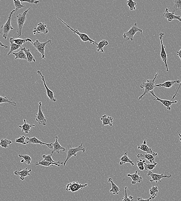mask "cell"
Listing matches in <instances>:
<instances>
[{
	"label": "cell",
	"mask_w": 181,
	"mask_h": 201,
	"mask_svg": "<svg viewBox=\"0 0 181 201\" xmlns=\"http://www.w3.org/2000/svg\"><path fill=\"white\" fill-rule=\"evenodd\" d=\"M158 72L155 74L154 79L152 80H147L146 82H142L140 85V88L142 89H144V91L143 92V94L139 98L138 100H142L143 96L147 95L148 93L150 91H154V88H156L155 85V81L156 79L157 76L158 75Z\"/></svg>",
	"instance_id": "cell-1"
},
{
	"label": "cell",
	"mask_w": 181,
	"mask_h": 201,
	"mask_svg": "<svg viewBox=\"0 0 181 201\" xmlns=\"http://www.w3.org/2000/svg\"><path fill=\"white\" fill-rule=\"evenodd\" d=\"M18 11V9H15L12 11L9 14L8 20L6 22L1 26V30L0 31V33H3V37L5 39H6L8 37L10 32L14 29L12 26V17L13 14Z\"/></svg>",
	"instance_id": "cell-2"
},
{
	"label": "cell",
	"mask_w": 181,
	"mask_h": 201,
	"mask_svg": "<svg viewBox=\"0 0 181 201\" xmlns=\"http://www.w3.org/2000/svg\"><path fill=\"white\" fill-rule=\"evenodd\" d=\"M83 143H82L80 146L78 147L73 148L72 147V145L68 144L67 147V157L65 162H64L63 166H66V163L67 161L69 160L72 157V156H76V154L78 152L82 151L83 153L85 152L86 149L83 147Z\"/></svg>",
	"instance_id": "cell-3"
},
{
	"label": "cell",
	"mask_w": 181,
	"mask_h": 201,
	"mask_svg": "<svg viewBox=\"0 0 181 201\" xmlns=\"http://www.w3.org/2000/svg\"><path fill=\"white\" fill-rule=\"evenodd\" d=\"M58 19L59 20L61 21L63 23L65 24L67 28H69L71 31H72V32H73L74 34L78 35L80 37L81 39V40L83 41V42H90V44H93L95 45H96L97 46L98 45V43L96 41H94L93 40L90 39V37H89L86 34L81 33L78 30H76V29L72 28L70 27L68 25H67V24L65 22L63 21L62 19H60V18L58 17Z\"/></svg>",
	"instance_id": "cell-4"
},
{
	"label": "cell",
	"mask_w": 181,
	"mask_h": 201,
	"mask_svg": "<svg viewBox=\"0 0 181 201\" xmlns=\"http://www.w3.org/2000/svg\"><path fill=\"white\" fill-rule=\"evenodd\" d=\"M30 8L25 11L22 14H19L17 16V21L18 25L17 30L18 37H20L21 35L22 32L24 24L26 21V15L28 12L29 11Z\"/></svg>",
	"instance_id": "cell-5"
},
{
	"label": "cell",
	"mask_w": 181,
	"mask_h": 201,
	"mask_svg": "<svg viewBox=\"0 0 181 201\" xmlns=\"http://www.w3.org/2000/svg\"><path fill=\"white\" fill-rule=\"evenodd\" d=\"M140 32L142 34L143 33V30L138 27L137 24L136 23L131 27L129 31L124 33L123 37L127 40L133 41V40L134 36L136 33Z\"/></svg>",
	"instance_id": "cell-6"
},
{
	"label": "cell",
	"mask_w": 181,
	"mask_h": 201,
	"mask_svg": "<svg viewBox=\"0 0 181 201\" xmlns=\"http://www.w3.org/2000/svg\"><path fill=\"white\" fill-rule=\"evenodd\" d=\"M147 175V176L151 177L152 180L149 181L151 183L154 181L156 183H157L158 181L161 182V179L163 178H170L172 176V174L168 173L165 174H158L152 172L151 171H148Z\"/></svg>",
	"instance_id": "cell-7"
},
{
	"label": "cell",
	"mask_w": 181,
	"mask_h": 201,
	"mask_svg": "<svg viewBox=\"0 0 181 201\" xmlns=\"http://www.w3.org/2000/svg\"><path fill=\"white\" fill-rule=\"evenodd\" d=\"M50 43L51 45H52L51 40H49L45 43H40L38 40H37L34 43V48H36V51L40 53L42 55L41 59H44V60H46L45 58V47L46 45L48 43Z\"/></svg>",
	"instance_id": "cell-8"
},
{
	"label": "cell",
	"mask_w": 181,
	"mask_h": 201,
	"mask_svg": "<svg viewBox=\"0 0 181 201\" xmlns=\"http://www.w3.org/2000/svg\"><path fill=\"white\" fill-rule=\"evenodd\" d=\"M163 33L160 32L159 33V39L160 40L161 45V51L160 56L161 58V60L165 64V67L166 68V71L168 72L169 69L167 64V55L165 50V47L163 45V38L164 37Z\"/></svg>",
	"instance_id": "cell-9"
},
{
	"label": "cell",
	"mask_w": 181,
	"mask_h": 201,
	"mask_svg": "<svg viewBox=\"0 0 181 201\" xmlns=\"http://www.w3.org/2000/svg\"><path fill=\"white\" fill-rule=\"evenodd\" d=\"M88 186V184L82 185L79 184L78 182H73L67 184L66 185V190L68 192H72V193L78 192L80 189H83L84 188Z\"/></svg>",
	"instance_id": "cell-10"
},
{
	"label": "cell",
	"mask_w": 181,
	"mask_h": 201,
	"mask_svg": "<svg viewBox=\"0 0 181 201\" xmlns=\"http://www.w3.org/2000/svg\"><path fill=\"white\" fill-rule=\"evenodd\" d=\"M37 73L41 77V80L43 81V83H44V87H45L46 90L47 95V96L48 97V98L49 99V100H50L51 101L53 102H56V99L55 96H54V92L52 91L51 90H50V89L48 88L46 84V83L44 76H43V74H42V72H41V71H37Z\"/></svg>",
	"instance_id": "cell-11"
},
{
	"label": "cell",
	"mask_w": 181,
	"mask_h": 201,
	"mask_svg": "<svg viewBox=\"0 0 181 201\" xmlns=\"http://www.w3.org/2000/svg\"><path fill=\"white\" fill-rule=\"evenodd\" d=\"M39 108L38 113L36 115V121L38 122L39 125L46 126L47 124V119L41 110V102H39Z\"/></svg>",
	"instance_id": "cell-12"
},
{
	"label": "cell",
	"mask_w": 181,
	"mask_h": 201,
	"mask_svg": "<svg viewBox=\"0 0 181 201\" xmlns=\"http://www.w3.org/2000/svg\"><path fill=\"white\" fill-rule=\"evenodd\" d=\"M149 93L153 95V96H154V97L156 98V99H154V100H155V101L156 100V101L160 102L162 104V105H164V106L168 110H169V111L171 110V106H172L173 104L177 103H178V101L177 100L172 101V100H161V99L159 98L155 95L154 91H150Z\"/></svg>",
	"instance_id": "cell-13"
},
{
	"label": "cell",
	"mask_w": 181,
	"mask_h": 201,
	"mask_svg": "<svg viewBox=\"0 0 181 201\" xmlns=\"http://www.w3.org/2000/svg\"><path fill=\"white\" fill-rule=\"evenodd\" d=\"M163 16L165 19H167L168 22L172 21L173 20H177L180 22H181V16L175 15L174 13H170L167 8L165 9Z\"/></svg>",
	"instance_id": "cell-14"
},
{
	"label": "cell",
	"mask_w": 181,
	"mask_h": 201,
	"mask_svg": "<svg viewBox=\"0 0 181 201\" xmlns=\"http://www.w3.org/2000/svg\"><path fill=\"white\" fill-rule=\"evenodd\" d=\"M32 32L34 35H36V33L39 34L42 33L47 34L49 32V31L47 29L46 25L44 23H40L37 25V27L35 28Z\"/></svg>",
	"instance_id": "cell-15"
},
{
	"label": "cell",
	"mask_w": 181,
	"mask_h": 201,
	"mask_svg": "<svg viewBox=\"0 0 181 201\" xmlns=\"http://www.w3.org/2000/svg\"><path fill=\"white\" fill-rule=\"evenodd\" d=\"M26 142L27 144H40L41 145H45L47 146L49 149H53L52 146H51V143L47 144L46 143L42 142L39 139H37L36 137L30 138L27 137L26 138Z\"/></svg>",
	"instance_id": "cell-16"
},
{
	"label": "cell",
	"mask_w": 181,
	"mask_h": 201,
	"mask_svg": "<svg viewBox=\"0 0 181 201\" xmlns=\"http://www.w3.org/2000/svg\"><path fill=\"white\" fill-rule=\"evenodd\" d=\"M55 138L56 139H55V142L53 143H51V144L52 146L53 147V150L52 151L51 154L52 155L53 154L54 152H57L58 154H60V151H62L63 152H65V151L67 150V149L61 146V145L59 143L58 141V136H56Z\"/></svg>",
	"instance_id": "cell-17"
},
{
	"label": "cell",
	"mask_w": 181,
	"mask_h": 201,
	"mask_svg": "<svg viewBox=\"0 0 181 201\" xmlns=\"http://www.w3.org/2000/svg\"><path fill=\"white\" fill-rule=\"evenodd\" d=\"M31 171H32V169H30L29 170L27 168H26L25 169H22V170H21V168H20V170L19 171H14V174L15 175L20 176L19 178L22 181H23L26 177L31 176L30 173L31 172Z\"/></svg>",
	"instance_id": "cell-18"
},
{
	"label": "cell",
	"mask_w": 181,
	"mask_h": 201,
	"mask_svg": "<svg viewBox=\"0 0 181 201\" xmlns=\"http://www.w3.org/2000/svg\"><path fill=\"white\" fill-rule=\"evenodd\" d=\"M60 164H62L63 165L64 162H60V161H58L56 163H50V162L47 161L42 160L39 161L38 162H36L35 164V166H36L41 165L46 167H51L53 166L54 165L57 166L58 167H60Z\"/></svg>",
	"instance_id": "cell-19"
},
{
	"label": "cell",
	"mask_w": 181,
	"mask_h": 201,
	"mask_svg": "<svg viewBox=\"0 0 181 201\" xmlns=\"http://www.w3.org/2000/svg\"><path fill=\"white\" fill-rule=\"evenodd\" d=\"M158 155V154L154 152V153L152 154H139L137 155V157L138 158L142 157L143 159H145L148 161L150 162V163H154V161L155 160L156 156Z\"/></svg>",
	"instance_id": "cell-20"
},
{
	"label": "cell",
	"mask_w": 181,
	"mask_h": 201,
	"mask_svg": "<svg viewBox=\"0 0 181 201\" xmlns=\"http://www.w3.org/2000/svg\"><path fill=\"white\" fill-rule=\"evenodd\" d=\"M128 177H130L132 180L131 181V184L132 185H135L136 183H140L142 182L143 180V178L142 177L140 176V173H138L137 171H136L135 173L133 174H128Z\"/></svg>",
	"instance_id": "cell-21"
},
{
	"label": "cell",
	"mask_w": 181,
	"mask_h": 201,
	"mask_svg": "<svg viewBox=\"0 0 181 201\" xmlns=\"http://www.w3.org/2000/svg\"><path fill=\"white\" fill-rule=\"evenodd\" d=\"M180 83L181 81L178 80L175 81H168L164 82L163 84L156 85L155 86L156 87H160V88L163 87V88H172V86L175 84H180Z\"/></svg>",
	"instance_id": "cell-22"
},
{
	"label": "cell",
	"mask_w": 181,
	"mask_h": 201,
	"mask_svg": "<svg viewBox=\"0 0 181 201\" xmlns=\"http://www.w3.org/2000/svg\"><path fill=\"white\" fill-rule=\"evenodd\" d=\"M101 120L102 122V126L109 125L110 127L113 126V118L105 115L101 117Z\"/></svg>",
	"instance_id": "cell-23"
},
{
	"label": "cell",
	"mask_w": 181,
	"mask_h": 201,
	"mask_svg": "<svg viewBox=\"0 0 181 201\" xmlns=\"http://www.w3.org/2000/svg\"><path fill=\"white\" fill-rule=\"evenodd\" d=\"M126 163H130L133 167L135 165L133 161L131 160L128 157V153L127 152H125L123 156L121 157L120 161L119 162V164L120 165H123L126 164Z\"/></svg>",
	"instance_id": "cell-24"
},
{
	"label": "cell",
	"mask_w": 181,
	"mask_h": 201,
	"mask_svg": "<svg viewBox=\"0 0 181 201\" xmlns=\"http://www.w3.org/2000/svg\"><path fill=\"white\" fill-rule=\"evenodd\" d=\"M24 124L22 126H19V128H21L22 132H25L26 134H28L31 132V128L32 127H35V125L34 124H29L27 123L26 119H24Z\"/></svg>",
	"instance_id": "cell-25"
},
{
	"label": "cell",
	"mask_w": 181,
	"mask_h": 201,
	"mask_svg": "<svg viewBox=\"0 0 181 201\" xmlns=\"http://www.w3.org/2000/svg\"><path fill=\"white\" fill-rule=\"evenodd\" d=\"M138 149L142 150V151L146 152L147 154H153L154 152H153L152 149L148 147V145L147 144V141L146 140H145L143 141V143L142 144L138 145Z\"/></svg>",
	"instance_id": "cell-26"
},
{
	"label": "cell",
	"mask_w": 181,
	"mask_h": 201,
	"mask_svg": "<svg viewBox=\"0 0 181 201\" xmlns=\"http://www.w3.org/2000/svg\"><path fill=\"white\" fill-rule=\"evenodd\" d=\"M108 183H110L112 184V188L110 190L109 192L112 193L114 195H117L119 194V192H121V190L113 182V180L111 178H109L108 179Z\"/></svg>",
	"instance_id": "cell-27"
},
{
	"label": "cell",
	"mask_w": 181,
	"mask_h": 201,
	"mask_svg": "<svg viewBox=\"0 0 181 201\" xmlns=\"http://www.w3.org/2000/svg\"><path fill=\"white\" fill-rule=\"evenodd\" d=\"M25 52L26 53V56H27V60L28 62L29 63H31L32 62H36V59H35L34 56L32 55L31 53V50L30 49H27L25 47L23 48H22Z\"/></svg>",
	"instance_id": "cell-28"
},
{
	"label": "cell",
	"mask_w": 181,
	"mask_h": 201,
	"mask_svg": "<svg viewBox=\"0 0 181 201\" xmlns=\"http://www.w3.org/2000/svg\"><path fill=\"white\" fill-rule=\"evenodd\" d=\"M10 40L12 41V42H14L15 44L18 45L22 46L23 45L26 43V42H31V43L34 45V43L32 42V40L30 39L29 38L26 39H14L11 38Z\"/></svg>",
	"instance_id": "cell-29"
},
{
	"label": "cell",
	"mask_w": 181,
	"mask_h": 201,
	"mask_svg": "<svg viewBox=\"0 0 181 201\" xmlns=\"http://www.w3.org/2000/svg\"><path fill=\"white\" fill-rule=\"evenodd\" d=\"M13 55L15 56V59H20V60H27V58L26 56V53L22 49L16 53H12Z\"/></svg>",
	"instance_id": "cell-30"
},
{
	"label": "cell",
	"mask_w": 181,
	"mask_h": 201,
	"mask_svg": "<svg viewBox=\"0 0 181 201\" xmlns=\"http://www.w3.org/2000/svg\"><path fill=\"white\" fill-rule=\"evenodd\" d=\"M108 45L109 43L108 41L106 40H102L96 46L98 52H99L100 51L101 53H104L103 48L105 46H108Z\"/></svg>",
	"instance_id": "cell-31"
},
{
	"label": "cell",
	"mask_w": 181,
	"mask_h": 201,
	"mask_svg": "<svg viewBox=\"0 0 181 201\" xmlns=\"http://www.w3.org/2000/svg\"><path fill=\"white\" fill-rule=\"evenodd\" d=\"M159 193V188L157 186H153L149 190V194H150L151 197L150 198L152 200L154 199L157 196L158 194Z\"/></svg>",
	"instance_id": "cell-32"
},
{
	"label": "cell",
	"mask_w": 181,
	"mask_h": 201,
	"mask_svg": "<svg viewBox=\"0 0 181 201\" xmlns=\"http://www.w3.org/2000/svg\"><path fill=\"white\" fill-rule=\"evenodd\" d=\"M10 50L9 52L8 53V56L10 55L12 53H13V52L17 50L19 48L22 47V46L18 45L14 43L11 40H10Z\"/></svg>",
	"instance_id": "cell-33"
},
{
	"label": "cell",
	"mask_w": 181,
	"mask_h": 201,
	"mask_svg": "<svg viewBox=\"0 0 181 201\" xmlns=\"http://www.w3.org/2000/svg\"><path fill=\"white\" fill-rule=\"evenodd\" d=\"M181 10V0H175L174 4L173 7L172 13Z\"/></svg>",
	"instance_id": "cell-34"
},
{
	"label": "cell",
	"mask_w": 181,
	"mask_h": 201,
	"mask_svg": "<svg viewBox=\"0 0 181 201\" xmlns=\"http://www.w3.org/2000/svg\"><path fill=\"white\" fill-rule=\"evenodd\" d=\"M11 100H8L7 97H3L2 96H0V104L8 103L12 106H16L17 105V103L15 101H12Z\"/></svg>",
	"instance_id": "cell-35"
},
{
	"label": "cell",
	"mask_w": 181,
	"mask_h": 201,
	"mask_svg": "<svg viewBox=\"0 0 181 201\" xmlns=\"http://www.w3.org/2000/svg\"><path fill=\"white\" fill-rule=\"evenodd\" d=\"M13 142L8 140L7 139H2L0 142V146L5 149H7L9 147L10 145Z\"/></svg>",
	"instance_id": "cell-36"
},
{
	"label": "cell",
	"mask_w": 181,
	"mask_h": 201,
	"mask_svg": "<svg viewBox=\"0 0 181 201\" xmlns=\"http://www.w3.org/2000/svg\"><path fill=\"white\" fill-rule=\"evenodd\" d=\"M126 3L127 5L130 8V11H136L135 6L137 4V2H134L132 0H128V1H126Z\"/></svg>",
	"instance_id": "cell-37"
},
{
	"label": "cell",
	"mask_w": 181,
	"mask_h": 201,
	"mask_svg": "<svg viewBox=\"0 0 181 201\" xmlns=\"http://www.w3.org/2000/svg\"><path fill=\"white\" fill-rule=\"evenodd\" d=\"M18 156L19 158H22L24 159L25 163H27V164L29 165L31 164L32 158L29 156L27 155H18Z\"/></svg>",
	"instance_id": "cell-38"
},
{
	"label": "cell",
	"mask_w": 181,
	"mask_h": 201,
	"mask_svg": "<svg viewBox=\"0 0 181 201\" xmlns=\"http://www.w3.org/2000/svg\"><path fill=\"white\" fill-rule=\"evenodd\" d=\"M157 165V163L154 162V164H147L146 163L144 164L145 170L147 171L148 170H152L154 169L156 166Z\"/></svg>",
	"instance_id": "cell-39"
},
{
	"label": "cell",
	"mask_w": 181,
	"mask_h": 201,
	"mask_svg": "<svg viewBox=\"0 0 181 201\" xmlns=\"http://www.w3.org/2000/svg\"><path fill=\"white\" fill-rule=\"evenodd\" d=\"M14 5L15 7V9H22V8L25 7V6L21 4V1L20 0H14Z\"/></svg>",
	"instance_id": "cell-40"
},
{
	"label": "cell",
	"mask_w": 181,
	"mask_h": 201,
	"mask_svg": "<svg viewBox=\"0 0 181 201\" xmlns=\"http://www.w3.org/2000/svg\"><path fill=\"white\" fill-rule=\"evenodd\" d=\"M125 197L122 198L123 201H133L134 199L133 197L132 196H129V197L127 196V187L126 186L125 188Z\"/></svg>",
	"instance_id": "cell-41"
},
{
	"label": "cell",
	"mask_w": 181,
	"mask_h": 201,
	"mask_svg": "<svg viewBox=\"0 0 181 201\" xmlns=\"http://www.w3.org/2000/svg\"><path fill=\"white\" fill-rule=\"evenodd\" d=\"M146 161L144 160L140 159L137 162V166L140 170L143 171L145 169L144 164Z\"/></svg>",
	"instance_id": "cell-42"
},
{
	"label": "cell",
	"mask_w": 181,
	"mask_h": 201,
	"mask_svg": "<svg viewBox=\"0 0 181 201\" xmlns=\"http://www.w3.org/2000/svg\"><path fill=\"white\" fill-rule=\"evenodd\" d=\"M52 156V155L51 154L48 155H44L42 156V157L44 159V161H47L52 163H57V162L53 160Z\"/></svg>",
	"instance_id": "cell-43"
},
{
	"label": "cell",
	"mask_w": 181,
	"mask_h": 201,
	"mask_svg": "<svg viewBox=\"0 0 181 201\" xmlns=\"http://www.w3.org/2000/svg\"><path fill=\"white\" fill-rule=\"evenodd\" d=\"M26 137L24 136H20V137L18 139H16V140L14 141L15 142L18 143H20L22 144L23 145H26L27 143L26 142Z\"/></svg>",
	"instance_id": "cell-44"
},
{
	"label": "cell",
	"mask_w": 181,
	"mask_h": 201,
	"mask_svg": "<svg viewBox=\"0 0 181 201\" xmlns=\"http://www.w3.org/2000/svg\"><path fill=\"white\" fill-rule=\"evenodd\" d=\"M177 55L178 56V57H179L180 58V59L181 60V49L179 51H177ZM181 86V83H180V85L179 86V87H178V89L177 90V92H176V93L175 94V95H173V97L172 98V100H173L176 97V96H177V93H178V91H179V90L180 89V87Z\"/></svg>",
	"instance_id": "cell-45"
},
{
	"label": "cell",
	"mask_w": 181,
	"mask_h": 201,
	"mask_svg": "<svg viewBox=\"0 0 181 201\" xmlns=\"http://www.w3.org/2000/svg\"><path fill=\"white\" fill-rule=\"evenodd\" d=\"M21 2H26L28 3L31 4H37V3H39V1H31V0H27V1H20Z\"/></svg>",
	"instance_id": "cell-46"
},
{
	"label": "cell",
	"mask_w": 181,
	"mask_h": 201,
	"mask_svg": "<svg viewBox=\"0 0 181 201\" xmlns=\"http://www.w3.org/2000/svg\"><path fill=\"white\" fill-rule=\"evenodd\" d=\"M137 200L138 201H150L152 200V199L150 198L148 199H143V198H141V197H138L137 198Z\"/></svg>",
	"instance_id": "cell-47"
},
{
	"label": "cell",
	"mask_w": 181,
	"mask_h": 201,
	"mask_svg": "<svg viewBox=\"0 0 181 201\" xmlns=\"http://www.w3.org/2000/svg\"><path fill=\"white\" fill-rule=\"evenodd\" d=\"M0 47H4L5 48H6V49L9 48V47H8V46L5 45H4L3 43H2V42H1V41H0Z\"/></svg>",
	"instance_id": "cell-48"
},
{
	"label": "cell",
	"mask_w": 181,
	"mask_h": 201,
	"mask_svg": "<svg viewBox=\"0 0 181 201\" xmlns=\"http://www.w3.org/2000/svg\"><path fill=\"white\" fill-rule=\"evenodd\" d=\"M176 131H177V133H178V135H179V136H180V139H179V140H180V142L181 143V135L180 133L177 130H176Z\"/></svg>",
	"instance_id": "cell-49"
},
{
	"label": "cell",
	"mask_w": 181,
	"mask_h": 201,
	"mask_svg": "<svg viewBox=\"0 0 181 201\" xmlns=\"http://www.w3.org/2000/svg\"><path fill=\"white\" fill-rule=\"evenodd\" d=\"M24 160H22L21 161V163H23V162H24Z\"/></svg>",
	"instance_id": "cell-50"
}]
</instances>
